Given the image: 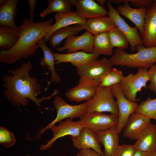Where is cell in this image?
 <instances>
[{
  "label": "cell",
  "mask_w": 156,
  "mask_h": 156,
  "mask_svg": "<svg viewBox=\"0 0 156 156\" xmlns=\"http://www.w3.org/2000/svg\"><path fill=\"white\" fill-rule=\"evenodd\" d=\"M33 64L30 61L23 63L21 66L14 69L7 70L6 74L1 77L3 88L4 96L12 105L17 107L23 106L26 108L29 103L30 99L36 105L38 109L41 111L40 107L48 108L41 104L43 101L50 100L59 93L55 89L50 96L37 97L40 93L41 86L37 77H32L30 72Z\"/></svg>",
  "instance_id": "cell-1"
},
{
  "label": "cell",
  "mask_w": 156,
  "mask_h": 156,
  "mask_svg": "<svg viewBox=\"0 0 156 156\" xmlns=\"http://www.w3.org/2000/svg\"><path fill=\"white\" fill-rule=\"evenodd\" d=\"M108 32L113 48L124 50L128 47L129 44L128 39L118 27L113 28Z\"/></svg>",
  "instance_id": "cell-31"
},
{
  "label": "cell",
  "mask_w": 156,
  "mask_h": 156,
  "mask_svg": "<svg viewBox=\"0 0 156 156\" xmlns=\"http://www.w3.org/2000/svg\"><path fill=\"white\" fill-rule=\"evenodd\" d=\"M19 38L16 29L0 25V47L1 50H9L16 43Z\"/></svg>",
  "instance_id": "cell-28"
},
{
  "label": "cell",
  "mask_w": 156,
  "mask_h": 156,
  "mask_svg": "<svg viewBox=\"0 0 156 156\" xmlns=\"http://www.w3.org/2000/svg\"><path fill=\"white\" fill-rule=\"evenodd\" d=\"M76 12L81 18L92 19L108 15V12L93 0H75Z\"/></svg>",
  "instance_id": "cell-17"
},
{
  "label": "cell",
  "mask_w": 156,
  "mask_h": 156,
  "mask_svg": "<svg viewBox=\"0 0 156 156\" xmlns=\"http://www.w3.org/2000/svg\"><path fill=\"white\" fill-rule=\"evenodd\" d=\"M151 123V120L134 112L130 116L124 128L123 135L129 139L136 140Z\"/></svg>",
  "instance_id": "cell-16"
},
{
  "label": "cell",
  "mask_w": 156,
  "mask_h": 156,
  "mask_svg": "<svg viewBox=\"0 0 156 156\" xmlns=\"http://www.w3.org/2000/svg\"><path fill=\"white\" fill-rule=\"evenodd\" d=\"M135 49L137 52L134 53L118 48L114 50V54L109 58L113 65L147 69L156 63V46L147 47L138 44Z\"/></svg>",
  "instance_id": "cell-3"
},
{
  "label": "cell",
  "mask_w": 156,
  "mask_h": 156,
  "mask_svg": "<svg viewBox=\"0 0 156 156\" xmlns=\"http://www.w3.org/2000/svg\"><path fill=\"white\" fill-rule=\"evenodd\" d=\"M153 1L156 3V0H153Z\"/></svg>",
  "instance_id": "cell-43"
},
{
  "label": "cell",
  "mask_w": 156,
  "mask_h": 156,
  "mask_svg": "<svg viewBox=\"0 0 156 156\" xmlns=\"http://www.w3.org/2000/svg\"><path fill=\"white\" fill-rule=\"evenodd\" d=\"M124 77L122 70L112 68L101 79L99 85L107 87L116 84H119Z\"/></svg>",
  "instance_id": "cell-32"
},
{
  "label": "cell",
  "mask_w": 156,
  "mask_h": 156,
  "mask_svg": "<svg viewBox=\"0 0 156 156\" xmlns=\"http://www.w3.org/2000/svg\"><path fill=\"white\" fill-rule=\"evenodd\" d=\"M48 7L40 14L43 18L53 12L67 13L72 11L71 8L75 5V0H48Z\"/></svg>",
  "instance_id": "cell-29"
},
{
  "label": "cell",
  "mask_w": 156,
  "mask_h": 156,
  "mask_svg": "<svg viewBox=\"0 0 156 156\" xmlns=\"http://www.w3.org/2000/svg\"><path fill=\"white\" fill-rule=\"evenodd\" d=\"M77 156H102L98 153L90 149H82L77 153Z\"/></svg>",
  "instance_id": "cell-37"
},
{
  "label": "cell",
  "mask_w": 156,
  "mask_h": 156,
  "mask_svg": "<svg viewBox=\"0 0 156 156\" xmlns=\"http://www.w3.org/2000/svg\"><path fill=\"white\" fill-rule=\"evenodd\" d=\"M141 38L146 47L156 46V3L147 8L143 32Z\"/></svg>",
  "instance_id": "cell-15"
},
{
  "label": "cell",
  "mask_w": 156,
  "mask_h": 156,
  "mask_svg": "<svg viewBox=\"0 0 156 156\" xmlns=\"http://www.w3.org/2000/svg\"><path fill=\"white\" fill-rule=\"evenodd\" d=\"M18 0H7L0 7V25L14 29L17 27L14 18L17 12Z\"/></svg>",
  "instance_id": "cell-24"
},
{
  "label": "cell",
  "mask_w": 156,
  "mask_h": 156,
  "mask_svg": "<svg viewBox=\"0 0 156 156\" xmlns=\"http://www.w3.org/2000/svg\"><path fill=\"white\" fill-rule=\"evenodd\" d=\"M136 150L149 153L156 149V125L150 123L133 145Z\"/></svg>",
  "instance_id": "cell-22"
},
{
  "label": "cell",
  "mask_w": 156,
  "mask_h": 156,
  "mask_svg": "<svg viewBox=\"0 0 156 156\" xmlns=\"http://www.w3.org/2000/svg\"><path fill=\"white\" fill-rule=\"evenodd\" d=\"M83 127L79 121H75L70 118L60 121L58 125H54L50 128L53 133L52 138L45 144L40 146V149L44 151L48 149L52 146L58 139L67 135L75 136L79 135Z\"/></svg>",
  "instance_id": "cell-12"
},
{
  "label": "cell",
  "mask_w": 156,
  "mask_h": 156,
  "mask_svg": "<svg viewBox=\"0 0 156 156\" xmlns=\"http://www.w3.org/2000/svg\"><path fill=\"white\" fill-rule=\"evenodd\" d=\"M83 25L84 29L94 36L108 32L111 29L116 27L113 21L108 16L87 20Z\"/></svg>",
  "instance_id": "cell-23"
},
{
  "label": "cell",
  "mask_w": 156,
  "mask_h": 156,
  "mask_svg": "<svg viewBox=\"0 0 156 156\" xmlns=\"http://www.w3.org/2000/svg\"><path fill=\"white\" fill-rule=\"evenodd\" d=\"M148 153L139 150H136L133 156H147Z\"/></svg>",
  "instance_id": "cell-39"
},
{
  "label": "cell",
  "mask_w": 156,
  "mask_h": 156,
  "mask_svg": "<svg viewBox=\"0 0 156 156\" xmlns=\"http://www.w3.org/2000/svg\"><path fill=\"white\" fill-rule=\"evenodd\" d=\"M149 81L147 69L139 68L136 74L129 73L124 77L119 85L126 97L131 102H136L140 100L136 98L137 93L143 88H146V83Z\"/></svg>",
  "instance_id": "cell-5"
},
{
  "label": "cell",
  "mask_w": 156,
  "mask_h": 156,
  "mask_svg": "<svg viewBox=\"0 0 156 156\" xmlns=\"http://www.w3.org/2000/svg\"><path fill=\"white\" fill-rule=\"evenodd\" d=\"M99 83L92 79L81 76L78 84L69 89L65 93L66 97L70 100L79 103L90 100L94 95Z\"/></svg>",
  "instance_id": "cell-9"
},
{
  "label": "cell",
  "mask_w": 156,
  "mask_h": 156,
  "mask_svg": "<svg viewBox=\"0 0 156 156\" xmlns=\"http://www.w3.org/2000/svg\"><path fill=\"white\" fill-rule=\"evenodd\" d=\"M94 37L92 34L86 31L79 36L73 35L69 36L66 39L63 46L55 49L60 52L66 50L67 53H72L81 50L87 53H92Z\"/></svg>",
  "instance_id": "cell-13"
},
{
  "label": "cell",
  "mask_w": 156,
  "mask_h": 156,
  "mask_svg": "<svg viewBox=\"0 0 156 156\" xmlns=\"http://www.w3.org/2000/svg\"><path fill=\"white\" fill-rule=\"evenodd\" d=\"M5 1V0H0V5H2Z\"/></svg>",
  "instance_id": "cell-42"
},
{
  "label": "cell",
  "mask_w": 156,
  "mask_h": 156,
  "mask_svg": "<svg viewBox=\"0 0 156 156\" xmlns=\"http://www.w3.org/2000/svg\"><path fill=\"white\" fill-rule=\"evenodd\" d=\"M25 156H30L29 155H26Z\"/></svg>",
  "instance_id": "cell-44"
},
{
  "label": "cell",
  "mask_w": 156,
  "mask_h": 156,
  "mask_svg": "<svg viewBox=\"0 0 156 156\" xmlns=\"http://www.w3.org/2000/svg\"><path fill=\"white\" fill-rule=\"evenodd\" d=\"M147 156H156V149L148 153Z\"/></svg>",
  "instance_id": "cell-41"
},
{
  "label": "cell",
  "mask_w": 156,
  "mask_h": 156,
  "mask_svg": "<svg viewBox=\"0 0 156 156\" xmlns=\"http://www.w3.org/2000/svg\"><path fill=\"white\" fill-rule=\"evenodd\" d=\"M36 2V0H29L28 1V4L30 8V19L32 21H34L33 15Z\"/></svg>",
  "instance_id": "cell-38"
},
{
  "label": "cell",
  "mask_w": 156,
  "mask_h": 156,
  "mask_svg": "<svg viewBox=\"0 0 156 156\" xmlns=\"http://www.w3.org/2000/svg\"><path fill=\"white\" fill-rule=\"evenodd\" d=\"M53 54L55 59V64L69 62L75 67L83 65L97 60L98 57L93 53H89L84 51L66 54L53 53Z\"/></svg>",
  "instance_id": "cell-20"
},
{
  "label": "cell",
  "mask_w": 156,
  "mask_h": 156,
  "mask_svg": "<svg viewBox=\"0 0 156 156\" xmlns=\"http://www.w3.org/2000/svg\"><path fill=\"white\" fill-rule=\"evenodd\" d=\"M108 32L94 36L93 53L99 56L100 55H113V49Z\"/></svg>",
  "instance_id": "cell-26"
},
{
  "label": "cell",
  "mask_w": 156,
  "mask_h": 156,
  "mask_svg": "<svg viewBox=\"0 0 156 156\" xmlns=\"http://www.w3.org/2000/svg\"><path fill=\"white\" fill-rule=\"evenodd\" d=\"M83 29V24H81L62 27L54 31L51 36L49 41L54 48H56L64 39L70 36L77 35Z\"/></svg>",
  "instance_id": "cell-27"
},
{
  "label": "cell",
  "mask_w": 156,
  "mask_h": 156,
  "mask_svg": "<svg viewBox=\"0 0 156 156\" xmlns=\"http://www.w3.org/2000/svg\"><path fill=\"white\" fill-rule=\"evenodd\" d=\"M135 112L150 120H156V98L152 99L149 96L145 101L138 105Z\"/></svg>",
  "instance_id": "cell-30"
},
{
  "label": "cell",
  "mask_w": 156,
  "mask_h": 156,
  "mask_svg": "<svg viewBox=\"0 0 156 156\" xmlns=\"http://www.w3.org/2000/svg\"><path fill=\"white\" fill-rule=\"evenodd\" d=\"M71 138L73 146L78 149H90L104 156V152L101 148V143L96 132L93 130L83 127L79 135L71 136Z\"/></svg>",
  "instance_id": "cell-14"
},
{
  "label": "cell",
  "mask_w": 156,
  "mask_h": 156,
  "mask_svg": "<svg viewBox=\"0 0 156 156\" xmlns=\"http://www.w3.org/2000/svg\"><path fill=\"white\" fill-rule=\"evenodd\" d=\"M114 97L112 86L105 87L99 85L92 99L86 101V113L108 112L118 116V105Z\"/></svg>",
  "instance_id": "cell-4"
},
{
  "label": "cell",
  "mask_w": 156,
  "mask_h": 156,
  "mask_svg": "<svg viewBox=\"0 0 156 156\" xmlns=\"http://www.w3.org/2000/svg\"><path fill=\"white\" fill-rule=\"evenodd\" d=\"M111 1L117 5L124 1L130 2L131 5L138 8H147L150 7L153 2V1L151 0H111Z\"/></svg>",
  "instance_id": "cell-34"
},
{
  "label": "cell",
  "mask_w": 156,
  "mask_h": 156,
  "mask_svg": "<svg viewBox=\"0 0 156 156\" xmlns=\"http://www.w3.org/2000/svg\"><path fill=\"white\" fill-rule=\"evenodd\" d=\"M61 156H66L65 155H61Z\"/></svg>",
  "instance_id": "cell-45"
},
{
  "label": "cell",
  "mask_w": 156,
  "mask_h": 156,
  "mask_svg": "<svg viewBox=\"0 0 156 156\" xmlns=\"http://www.w3.org/2000/svg\"><path fill=\"white\" fill-rule=\"evenodd\" d=\"M44 38L38 43L41 48L44 57L40 61V65L42 67H47L51 72V82L55 83L60 82L61 79L60 76L56 72L54 67L55 59L51 49L46 44Z\"/></svg>",
  "instance_id": "cell-25"
},
{
  "label": "cell",
  "mask_w": 156,
  "mask_h": 156,
  "mask_svg": "<svg viewBox=\"0 0 156 156\" xmlns=\"http://www.w3.org/2000/svg\"><path fill=\"white\" fill-rule=\"evenodd\" d=\"M113 66L109 59L103 57L76 67V70L80 77L92 79L99 83L101 79L112 68Z\"/></svg>",
  "instance_id": "cell-11"
},
{
  "label": "cell",
  "mask_w": 156,
  "mask_h": 156,
  "mask_svg": "<svg viewBox=\"0 0 156 156\" xmlns=\"http://www.w3.org/2000/svg\"><path fill=\"white\" fill-rule=\"evenodd\" d=\"M148 71L150 81L148 89L156 93V63L152 66Z\"/></svg>",
  "instance_id": "cell-36"
},
{
  "label": "cell",
  "mask_w": 156,
  "mask_h": 156,
  "mask_svg": "<svg viewBox=\"0 0 156 156\" xmlns=\"http://www.w3.org/2000/svg\"><path fill=\"white\" fill-rule=\"evenodd\" d=\"M112 87L113 94L117 100L118 108L117 131L119 135L130 115L135 112L138 103L131 102L126 97L121 91L119 83L114 84Z\"/></svg>",
  "instance_id": "cell-10"
},
{
  "label": "cell",
  "mask_w": 156,
  "mask_h": 156,
  "mask_svg": "<svg viewBox=\"0 0 156 156\" xmlns=\"http://www.w3.org/2000/svg\"><path fill=\"white\" fill-rule=\"evenodd\" d=\"M16 139L14 134L4 127H0V144L6 148L10 147L15 143Z\"/></svg>",
  "instance_id": "cell-33"
},
{
  "label": "cell",
  "mask_w": 156,
  "mask_h": 156,
  "mask_svg": "<svg viewBox=\"0 0 156 156\" xmlns=\"http://www.w3.org/2000/svg\"><path fill=\"white\" fill-rule=\"evenodd\" d=\"M96 133L104 147V156H115L117 148L119 145L117 126Z\"/></svg>",
  "instance_id": "cell-21"
},
{
  "label": "cell",
  "mask_w": 156,
  "mask_h": 156,
  "mask_svg": "<svg viewBox=\"0 0 156 156\" xmlns=\"http://www.w3.org/2000/svg\"><path fill=\"white\" fill-rule=\"evenodd\" d=\"M53 103L56 110L57 116L52 122L41 129V134H43L46 131L50 129L52 126L63 119L80 118L87 112L88 104L86 101L78 105H71L67 103L62 97L56 96Z\"/></svg>",
  "instance_id": "cell-6"
},
{
  "label": "cell",
  "mask_w": 156,
  "mask_h": 156,
  "mask_svg": "<svg viewBox=\"0 0 156 156\" xmlns=\"http://www.w3.org/2000/svg\"><path fill=\"white\" fill-rule=\"evenodd\" d=\"M136 151L133 145H119L115 156H133Z\"/></svg>",
  "instance_id": "cell-35"
},
{
  "label": "cell",
  "mask_w": 156,
  "mask_h": 156,
  "mask_svg": "<svg viewBox=\"0 0 156 156\" xmlns=\"http://www.w3.org/2000/svg\"><path fill=\"white\" fill-rule=\"evenodd\" d=\"M122 3H124L123 5L117 6V11L120 15L129 19L135 25L140 31L141 37L143 32L147 8L134 9L130 6L129 2L124 1Z\"/></svg>",
  "instance_id": "cell-18"
},
{
  "label": "cell",
  "mask_w": 156,
  "mask_h": 156,
  "mask_svg": "<svg viewBox=\"0 0 156 156\" xmlns=\"http://www.w3.org/2000/svg\"><path fill=\"white\" fill-rule=\"evenodd\" d=\"M111 0L106 1L108 9V16L113 21L116 27L126 36L130 45V49L132 52L136 50L138 44L144 45L142 40L138 32L136 27L130 26L118 14L112 6Z\"/></svg>",
  "instance_id": "cell-8"
},
{
  "label": "cell",
  "mask_w": 156,
  "mask_h": 156,
  "mask_svg": "<svg viewBox=\"0 0 156 156\" xmlns=\"http://www.w3.org/2000/svg\"><path fill=\"white\" fill-rule=\"evenodd\" d=\"M53 21L50 18L36 23L25 18L16 28L19 38L16 44L9 50L1 49L0 62L10 64L33 55L39 47L38 43L44 38Z\"/></svg>",
  "instance_id": "cell-2"
},
{
  "label": "cell",
  "mask_w": 156,
  "mask_h": 156,
  "mask_svg": "<svg viewBox=\"0 0 156 156\" xmlns=\"http://www.w3.org/2000/svg\"><path fill=\"white\" fill-rule=\"evenodd\" d=\"M54 17L55 23L51 25L44 38L46 42L49 40L51 36L57 29L73 24H84L87 20L81 18L76 12L73 11L67 13H56Z\"/></svg>",
  "instance_id": "cell-19"
},
{
  "label": "cell",
  "mask_w": 156,
  "mask_h": 156,
  "mask_svg": "<svg viewBox=\"0 0 156 156\" xmlns=\"http://www.w3.org/2000/svg\"><path fill=\"white\" fill-rule=\"evenodd\" d=\"M118 121V115L94 112L86 113L79 121L83 127L97 132L117 126Z\"/></svg>",
  "instance_id": "cell-7"
},
{
  "label": "cell",
  "mask_w": 156,
  "mask_h": 156,
  "mask_svg": "<svg viewBox=\"0 0 156 156\" xmlns=\"http://www.w3.org/2000/svg\"><path fill=\"white\" fill-rule=\"evenodd\" d=\"M106 1L105 0H96L97 3L101 6L104 7L105 5V2Z\"/></svg>",
  "instance_id": "cell-40"
}]
</instances>
